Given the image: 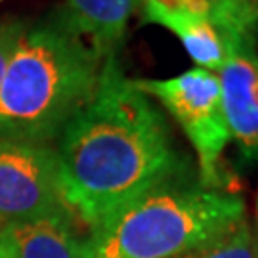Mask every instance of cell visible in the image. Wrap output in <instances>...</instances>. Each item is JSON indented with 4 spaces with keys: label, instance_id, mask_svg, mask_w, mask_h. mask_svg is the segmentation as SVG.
Returning a JSON list of instances; mask_svg holds the SVG:
<instances>
[{
    "label": "cell",
    "instance_id": "cell-1",
    "mask_svg": "<svg viewBox=\"0 0 258 258\" xmlns=\"http://www.w3.org/2000/svg\"><path fill=\"white\" fill-rule=\"evenodd\" d=\"M55 153L65 207L88 228L184 170L165 117L117 54L103 59L92 100L65 126Z\"/></svg>",
    "mask_w": 258,
    "mask_h": 258
},
{
    "label": "cell",
    "instance_id": "cell-6",
    "mask_svg": "<svg viewBox=\"0 0 258 258\" xmlns=\"http://www.w3.org/2000/svg\"><path fill=\"white\" fill-rule=\"evenodd\" d=\"M216 77L231 140L247 161H258V55L230 54Z\"/></svg>",
    "mask_w": 258,
    "mask_h": 258
},
{
    "label": "cell",
    "instance_id": "cell-9",
    "mask_svg": "<svg viewBox=\"0 0 258 258\" xmlns=\"http://www.w3.org/2000/svg\"><path fill=\"white\" fill-rule=\"evenodd\" d=\"M140 0H65L61 14L103 55L117 54Z\"/></svg>",
    "mask_w": 258,
    "mask_h": 258
},
{
    "label": "cell",
    "instance_id": "cell-16",
    "mask_svg": "<svg viewBox=\"0 0 258 258\" xmlns=\"http://www.w3.org/2000/svg\"><path fill=\"white\" fill-rule=\"evenodd\" d=\"M256 222H258V199H256Z\"/></svg>",
    "mask_w": 258,
    "mask_h": 258
},
{
    "label": "cell",
    "instance_id": "cell-4",
    "mask_svg": "<svg viewBox=\"0 0 258 258\" xmlns=\"http://www.w3.org/2000/svg\"><path fill=\"white\" fill-rule=\"evenodd\" d=\"M136 88L155 98L182 126L191 142L205 187L224 189L222 153L231 140L222 107L218 77L195 67L172 79H136Z\"/></svg>",
    "mask_w": 258,
    "mask_h": 258
},
{
    "label": "cell",
    "instance_id": "cell-3",
    "mask_svg": "<svg viewBox=\"0 0 258 258\" xmlns=\"http://www.w3.org/2000/svg\"><path fill=\"white\" fill-rule=\"evenodd\" d=\"M245 220L230 189L187 184L182 176L149 189L90 228V258H174L203 247Z\"/></svg>",
    "mask_w": 258,
    "mask_h": 258
},
{
    "label": "cell",
    "instance_id": "cell-2",
    "mask_svg": "<svg viewBox=\"0 0 258 258\" xmlns=\"http://www.w3.org/2000/svg\"><path fill=\"white\" fill-rule=\"evenodd\" d=\"M103 55L59 12L25 27L0 84V138L50 146L92 100Z\"/></svg>",
    "mask_w": 258,
    "mask_h": 258
},
{
    "label": "cell",
    "instance_id": "cell-17",
    "mask_svg": "<svg viewBox=\"0 0 258 258\" xmlns=\"http://www.w3.org/2000/svg\"><path fill=\"white\" fill-rule=\"evenodd\" d=\"M0 2H2V0H0Z\"/></svg>",
    "mask_w": 258,
    "mask_h": 258
},
{
    "label": "cell",
    "instance_id": "cell-7",
    "mask_svg": "<svg viewBox=\"0 0 258 258\" xmlns=\"http://www.w3.org/2000/svg\"><path fill=\"white\" fill-rule=\"evenodd\" d=\"M69 209L0 224V239L14 258H90Z\"/></svg>",
    "mask_w": 258,
    "mask_h": 258
},
{
    "label": "cell",
    "instance_id": "cell-11",
    "mask_svg": "<svg viewBox=\"0 0 258 258\" xmlns=\"http://www.w3.org/2000/svg\"><path fill=\"white\" fill-rule=\"evenodd\" d=\"M25 27L27 25H23L21 21H2L0 23V84L6 75V69H8L10 57L18 46V40L23 35Z\"/></svg>",
    "mask_w": 258,
    "mask_h": 258
},
{
    "label": "cell",
    "instance_id": "cell-15",
    "mask_svg": "<svg viewBox=\"0 0 258 258\" xmlns=\"http://www.w3.org/2000/svg\"><path fill=\"white\" fill-rule=\"evenodd\" d=\"M174 258H187V254H180V256H174Z\"/></svg>",
    "mask_w": 258,
    "mask_h": 258
},
{
    "label": "cell",
    "instance_id": "cell-12",
    "mask_svg": "<svg viewBox=\"0 0 258 258\" xmlns=\"http://www.w3.org/2000/svg\"><path fill=\"white\" fill-rule=\"evenodd\" d=\"M157 2H161L165 6H170V8H184L194 12V14L211 16L216 0H157Z\"/></svg>",
    "mask_w": 258,
    "mask_h": 258
},
{
    "label": "cell",
    "instance_id": "cell-5",
    "mask_svg": "<svg viewBox=\"0 0 258 258\" xmlns=\"http://www.w3.org/2000/svg\"><path fill=\"white\" fill-rule=\"evenodd\" d=\"M61 209L67 207L55 149L0 138V224Z\"/></svg>",
    "mask_w": 258,
    "mask_h": 258
},
{
    "label": "cell",
    "instance_id": "cell-10",
    "mask_svg": "<svg viewBox=\"0 0 258 258\" xmlns=\"http://www.w3.org/2000/svg\"><path fill=\"white\" fill-rule=\"evenodd\" d=\"M185 254L187 258H258V239L243 220L230 231Z\"/></svg>",
    "mask_w": 258,
    "mask_h": 258
},
{
    "label": "cell",
    "instance_id": "cell-14",
    "mask_svg": "<svg viewBox=\"0 0 258 258\" xmlns=\"http://www.w3.org/2000/svg\"><path fill=\"white\" fill-rule=\"evenodd\" d=\"M256 40H258V16H256V21H254V46H256Z\"/></svg>",
    "mask_w": 258,
    "mask_h": 258
},
{
    "label": "cell",
    "instance_id": "cell-8",
    "mask_svg": "<svg viewBox=\"0 0 258 258\" xmlns=\"http://www.w3.org/2000/svg\"><path fill=\"white\" fill-rule=\"evenodd\" d=\"M144 19L174 33L197 67L212 73L220 71L228 54L220 33L209 16L184 8H170L157 0H144Z\"/></svg>",
    "mask_w": 258,
    "mask_h": 258
},
{
    "label": "cell",
    "instance_id": "cell-13",
    "mask_svg": "<svg viewBox=\"0 0 258 258\" xmlns=\"http://www.w3.org/2000/svg\"><path fill=\"white\" fill-rule=\"evenodd\" d=\"M0 258H14V254L10 252V249L2 239H0Z\"/></svg>",
    "mask_w": 258,
    "mask_h": 258
}]
</instances>
